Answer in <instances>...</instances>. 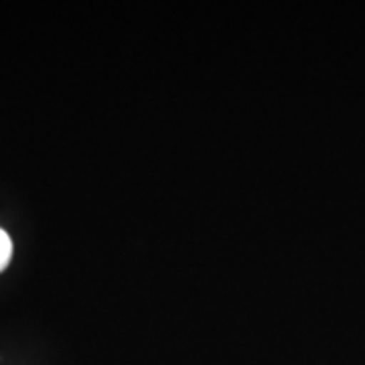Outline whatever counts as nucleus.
<instances>
[{
  "mask_svg": "<svg viewBox=\"0 0 365 365\" xmlns=\"http://www.w3.org/2000/svg\"><path fill=\"white\" fill-rule=\"evenodd\" d=\"M11 258H13V242L4 230H0V272L9 266Z\"/></svg>",
  "mask_w": 365,
  "mask_h": 365,
  "instance_id": "obj_1",
  "label": "nucleus"
}]
</instances>
